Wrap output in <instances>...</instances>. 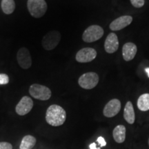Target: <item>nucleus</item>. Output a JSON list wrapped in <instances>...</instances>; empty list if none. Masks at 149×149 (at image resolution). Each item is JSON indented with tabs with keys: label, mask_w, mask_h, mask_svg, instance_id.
Returning a JSON list of instances; mask_svg holds the SVG:
<instances>
[{
	"label": "nucleus",
	"mask_w": 149,
	"mask_h": 149,
	"mask_svg": "<svg viewBox=\"0 0 149 149\" xmlns=\"http://www.w3.org/2000/svg\"><path fill=\"white\" fill-rule=\"evenodd\" d=\"M148 146H149V139H148Z\"/></svg>",
	"instance_id": "nucleus-25"
},
{
	"label": "nucleus",
	"mask_w": 149,
	"mask_h": 149,
	"mask_svg": "<svg viewBox=\"0 0 149 149\" xmlns=\"http://www.w3.org/2000/svg\"><path fill=\"white\" fill-rule=\"evenodd\" d=\"M121 102L117 99H113L106 104L103 110V114L107 117H113L117 115L120 111Z\"/></svg>",
	"instance_id": "nucleus-9"
},
{
	"label": "nucleus",
	"mask_w": 149,
	"mask_h": 149,
	"mask_svg": "<svg viewBox=\"0 0 149 149\" xmlns=\"http://www.w3.org/2000/svg\"><path fill=\"white\" fill-rule=\"evenodd\" d=\"M36 144V139L32 135H26L20 144V149H32Z\"/></svg>",
	"instance_id": "nucleus-17"
},
{
	"label": "nucleus",
	"mask_w": 149,
	"mask_h": 149,
	"mask_svg": "<svg viewBox=\"0 0 149 149\" xmlns=\"http://www.w3.org/2000/svg\"><path fill=\"white\" fill-rule=\"evenodd\" d=\"M137 105L141 111H147L149 110V93H144L139 96L137 100Z\"/></svg>",
	"instance_id": "nucleus-16"
},
{
	"label": "nucleus",
	"mask_w": 149,
	"mask_h": 149,
	"mask_svg": "<svg viewBox=\"0 0 149 149\" xmlns=\"http://www.w3.org/2000/svg\"><path fill=\"white\" fill-rule=\"evenodd\" d=\"M89 148L90 149H101V148H97V147L96 146V143L93 142L92 144H90V146H89Z\"/></svg>",
	"instance_id": "nucleus-23"
},
{
	"label": "nucleus",
	"mask_w": 149,
	"mask_h": 149,
	"mask_svg": "<svg viewBox=\"0 0 149 149\" xmlns=\"http://www.w3.org/2000/svg\"><path fill=\"white\" fill-rule=\"evenodd\" d=\"M124 120L129 124H133L135 120V114L133 104L131 102H127L124 110Z\"/></svg>",
	"instance_id": "nucleus-14"
},
{
	"label": "nucleus",
	"mask_w": 149,
	"mask_h": 149,
	"mask_svg": "<svg viewBox=\"0 0 149 149\" xmlns=\"http://www.w3.org/2000/svg\"><path fill=\"white\" fill-rule=\"evenodd\" d=\"M1 9L6 15H10L15 9V3L14 0H1Z\"/></svg>",
	"instance_id": "nucleus-18"
},
{
	"label": "nucleus",
	"mask_w": 149,
	"mask_h": 149,
	"mask_svg": "<svg viewBox=\"0 0 149 149\" xmlns=\"http://www.w3.org/2000/svg\"><path fill=\"white\" fill-rule=\"evenodd\" d=\"M132 22H133V17L131 16H121L111 22L109 26L110 29L113 31H120V30L124 29L128 25H130Z\"/></svg>",
	"instance_id": "nucleus-11"
},
{
	"label": "nucleus",
	"mask_w": 149,
	"mask_h": 149,
	"mask_svg": "<svg viewBox=\"0 0 149 149\" xmlns=\"http://www.w3.org/2000/svg\"><path fill=\"white\" fill-rule=\"evenodd\" d=\"M119 40L117 35L114 33H111L108 35L104 43V49L107 53H114L118 50Z\"/></svg>",
	"instance_id": "nucleus-12"
},
{
	"label": "nucleus",
	"mask_w": 149,
	"mask_h": 149,
	"mask_svg": "<svg viewBox=\"0 0 149 149\" xmlns=\"http://www.w3.org/2000/svg\"><path fill=\"white\" fill-rule=\"evenodd\" d=\"M145 71L147 73V75H148V77H149V68H145Z\"/></svg>",
	"instance_id": "nucleus-24"
},
{
	"label": "nucleus",
	"mask_w": 149,
	"mask_h": 149,
	"mask_svg": "<svg viewBox=\"0 0 149 149\" xmlns=\"http://www.w3.org/2000/svg\"><path fill=\"white\" fill-rule=\"evenodd\" d=\"M13 146L8 142H0V149H12Z\"/></svg>",
	"instance_id": "nucleus-21"
},
{
	"label": "nucleus",
	"mask_w": 149,
	"mask_h": 149,
	"mask_svg": "<svg viewBox=\"0 0 149 149\" xmlns=\"http://www.w3.org/2000/svg\"><path fill=\"white\" fill-rule=\"evenodd\" d=\"M144 0H130V3L135 8H141L144 5Z\"/></svg>",
	"instance_id": "nucleus-19"
},
{
	"label": "nucleus",
	"mask_w": 149,
	"mask_h": 149,
	"mask_svg": "<svg viewBox=\"0 0 149 149\" xmlns=\"http://www.w3.org/2000/svg\"><path fill=\"white\" fill-rule=\"evenodd\" d=\"M66 120V113L60 106L53 104L48 108L46 113V122L53 126L62 125Z\"/></svg>",
	"instance_id": "nucleus-1"
},
{
	"label": "nucleus",
	"mask_w": 149,
	"mask_h": 149,
	"mask_svg": "<svg viewBox=\"0 0 149 149\" xmlns=\"http://www.w3.org/2000/svg\"><path fill=\"white\" fill-rule=\"evenodd\" d=\"M61 40V34L57 31H52L43 37L42 45L46 51H51L59 44Z\"/></svg>",
	"instance_id": "nucleus-5"
},
{
	"label": "nucleus",
	"mask_w": 149,
	"mask_h": 149,
	"mask_svg": "<svg viewBox=\"0 0 149 149\" xmlns=\"http://www.w3.org/2000/svg\"><path fill=\"white\" fill-rule=\"evenodd\" d=\"M33 107L32 99L28 96H24L21 99L15 107V111L19 115H25L31 111Z\"/></svg>",
	"instance_id": "nucleus-10"
},
{
	"label": "nucleus",
	"mask_w": 149,
	"mask_h": 149,
	"mask_svg": "<svg viewBox=\"0 0 149 149\" xmlns=\"http://www.w3.org/2000/svg\"><path fill=\"white\" fill-rule=\"evenodd\" d=\"M17 59L20 67L23 69H29L32 65V59L29 49L22 47L19 49L17 54Z\"/></svg>",
	"instance_id": "nucleus-7"
},
{
	"label": "nucleus",
	"mask_w": 149,
	"mask_h": 149,
	"mask_svg": "<svg viewBox=\"0 0 149 149\" xmlns=\"http://www.w3.org/2000/svg\"><path fill=\"white\" fill-rule=\"evenodd\" d=\"M9 82V77L6 74H0V85L7 84Z\"/></svg>",
	"instance_id": "nucleus-20"
},
{
	"label": "nucleus",
	"mask_w": 149,
	"mask_h": 149,
	"mask_svg": "<svg viewBox=\"0 0 149 149\" xmlns=\"http://www.w3.org/2000/svg\"><path fill=\"white\" fill-rule=\"evenodd\" d=\"M104 29L98 25H92L85 30L82 35L84 42L91 43L101 39L104 35Z\"/></svg>",
	"instance_id": "nucleus-3"
},
{
	"label": "nucleus",
	"mask_w": 149,
	"mask_h": 149,
	"mask_svg": "<svg viewBox=\"0 0 149 149\" xmlns=\"http://www.w3.org/2000/svg\"><path fill=\"white\" fill-rule=\"evenodd\" d=\"M126 127L124 125H117L113 131L114 140L118 144H122L126 139Z\"/></svg>",
	"instance_id": "nucleus-15"
},
{
	"label": "nucleus",
	"mask_w": 149,
	"mask_h": 149,
	"mask_svg": "<svg viewBox=\"0 0 149 149\" xmlns=\"http://www.w3.org/2000/svg\"><path fill=\"white\" fill-rule=\"evenodd\" d=\"M97 141L99 144L100 145V148L107 146V141H105V139H104L102 137H99L97 139Z\"/></svg>",
	"instance_id": "nucleus-22"
},
{
	"label": "nucleus",
	"mask_w": 149,
	"mask_h": 149,
	"mask_svg": "<svg viewBox=\"0 0 149 149\" xmlns=\"http://www.w3.org/2000/svg\"><path fill=\"white\" fill-rule=\"evenodd\" d=\"M99 82V76L96 72H88L80 76L78 84L82 88L90 90L94 88Z\"/></svg>",
	"instance_id": "nucleus-6"
},
{
	"label": "nucleus",
	"mask_w": 149,
	"mask_h": 149,
	"mask_svg": "<svg viewBox=\"0 0 149 149\" xmlns=\"http://www.w3.org/2000/svg\"><path fill=\"white\" fill-rule=\"evenodd\" d=\"M97 57V51L93 48H84L76 54L75 59L79 63H88L94 60Z\"/></svg>",
	"instance_id": "nucleus-8"
},
{
	"label": "nucleus",
	"mask_w": 149,
	"mask_h": 149,
	"mask_svg": "<svg viewBox=\"0 0 149 149\" xmlns=\"http://www.w3.org/2000/svg\"><path fill=\"white\" fill-rule=\"evenodd\" d=\"M137 51V48L135 44L132 42L126 43L122 48L123 58L126 61L133 60L135 57Z\"/></svg>",
	"instance_id": "nucleus-13"
},
{
	"label": "nucleus",
	"mask_w": 149,
	"mask_h": 149,
	"mask_svg": "<svg viewBox=\"0 0 149 149\" xmlns=\"http://www.w3.org/2000/svg\"><path fill=\"white\" fill-rule=\"evenodd\" d=\"M29 93L33 97L42 101L49 100L51 97V91L50 88L38 84H34L30 86Z\"/></svg>",
	"instance_id": "nucleus-4"
},
{
	"label": "nucleus",
	"mask_w": 149,
	"mask_h": 149,
	"mask_svg": "<svg viewBox=\"0 0 149 149\" xmlns=\"http://www.w3.org/2000/svg\"><path fill=\"white\" fill-rule=\"evenodd\" d=\"M27 7L31 16L40 18L47 10V3L45 0H28Z\"/></svg>",
	"instance_id": "nucleus-2"
}]
</instances>
